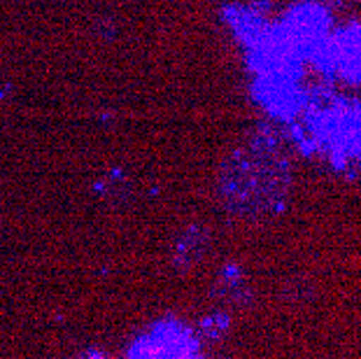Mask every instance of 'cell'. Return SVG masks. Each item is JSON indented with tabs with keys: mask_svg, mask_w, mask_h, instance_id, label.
<instances>
[{
	"mask_svg": "<svg viewBox=\"0 0 361 359\" xmlns=\"http://www.w3.org/2000/svg\"><path fill=\"white\" fill-rule=\"evenodd\" d=\"M289 162L278 140L257 135L238 147L221 171L219 192L226 208L243 217L275 215L289 194Z\"/></svg>",
	"mask_w": 361,
	"mask_h": 359,
	"instance_id": "obj_1",
	"label": "cell"
},
{
	"mask_svg": "<svg viewBox=\"0 0 361 359\" xmlns=\"http://www.w3.org/2000/svg\"><path fill=\"white\" fill-rule=\"evenodd\" d=\"M126 359H201V353L187 327L175 320H161L130 343Z\"/></svg>",
	"mask_w": 361,
	"mask_h": 359,
	"instance_id": "obj_2",
	"label": "cell"
}]
</instances>
